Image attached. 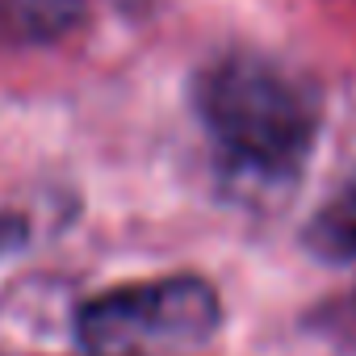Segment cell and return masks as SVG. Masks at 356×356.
I'll return each instance as SVG.
<instances>
[{"mask_svg": "<svg viewBox=\"0 0 356 356\" xmlns=\"http://www.w3.org/2000/svg\"><path fill=\"white\" fill-rule=\"evenodd\" d=\"M193 101L210 138L239 168L264 176L293 172L318 130V109L306 84L256 55H231L206 67Z\"/></svg>", "mask_w": 356, "mask_h": 356, "instance_id": "obj_1", "label": "cell"}, {"mask_svg": "<svg viewBox=\"0 0 356 356\" xmlns=\"http://www.w3.org/2000/svg\"><path fill=\"white\" fill-rule=\"evenodd\" d=\"M218 323L222 310L210 281L159 277L84 302L76 335L88 356H202Z\"/></svg>", "mask_w": 356, "mask_h": 356, "instance_id": "obj_2", "label": "cell"}, {"mask_svg": "<svg viewBox=\"0 0 356 356\" xmlns=\"http://www.w3.org/2000/svg\"><path fill=\"white\" fill-rule=\"evenodd\" d=\"M306 248L323 260H356V181H348L306 227Z\"/></svg>", "mask_w": 356, "mask_h": 356, "instance_id": "obj_3", "label": "cell"}]
</instances>
